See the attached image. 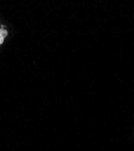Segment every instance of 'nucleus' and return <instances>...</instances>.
<instances>
[{
    "mask_svg": "<svg viewBox=\"0 0 134 151\" xmlns=\"http://www.w3.org/2000/svg\"><path fill=\"white\" fill-rule=\"evenodd\" d=\"M1 29H3V27H4V26H3V25H1Z\"/></svg>",
    "mask_w": 134,
    "mask_h": 151,
    "instance_id": "f03ea898",
    "label": "nucleus"
},
{
    "mask_svg": "<svg viewBox=\"0 0 134 151\" xmlns=\"http://www.w3.org/2000/svg\"><path fill=\"white\" fill-rule=\"evenodd\" d=\"M8 35V32L4 29L0 28V44H2L4 42V39Z\"/></svg>",
    "mask_w": 134,
    "mask_h": 151,
    "instance_id": "f257e3e1",
    "label": "nucleus"
}]
</instances>
